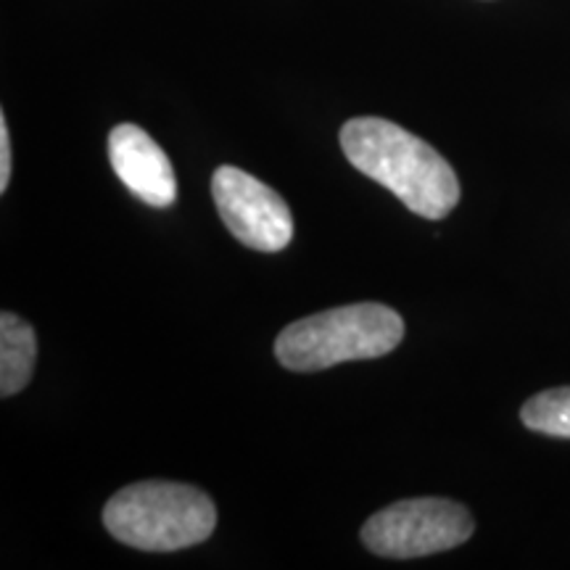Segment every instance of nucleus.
<instances>
[{"label": "nucleus", "instance_id": "obj_4", "mask_svg": "<svg viewBox=\"0 0 570 570\" xmlns=\"http://www.w3.org/2000/svg\"><path fill=\"white\" fill-rule=\"evenodd\" d=\"M475 520L452 499H404L362 525V544L377 558L412 560L454 550L473 537Z\"/></svg>", "mask_w": 570, "mask_h": 570}, {"label": "nucleus", "instance_id": "obj_9", "mask_svg": "<svg viewBox=\"0 0 570 570\" xmlns=\"http://www.w3.org/2000/svg\"><path fill=\"white\" fill-rule=\"evenodd\" d=\"M11 180V132L9 122H6V114H0V194L9 190Z\"/></svg>", "mask_w": 570, "mask_h": 570}, {"label": "nucleus", "instance_id": "obj_7", "mask_svg": "<svg viewBox=\"0 0 570 570\" xmlns=\"http://www.w3.org/2000/svg\"><path fill=\"white\" fill-rule=\"evenodd\" d=\"M38 341L27 320L13 312L0 315V396H17L30 383Z\"/></svg>", "mask_w": 570, "mask_h": 570}, {"label": "nucleus", "instance_id": "obj_6", "mask_svg": "<svg viewBox=\"0 0 570 570\" xmlns=\"http://www.w3.org/2000/svg\"><path fill=\"white\" fill-rule=\"evenodd\" d=\"M111 169L132 196L142 204L173 206L177 198V177L164 148L138 125H119L109 135Z\"/></svg>", "mask_w": 570, "mask_h": 570}, {"label": "nucleus", "instance_id": "obj_1", "mask_svg": "<svg viewBox=\"0 0 570 570\" xmlns=\"http://www.w3.org/2000/svg\"><path fill=\"white\" fill-rule=\"evenodd\" d=\"M341 148L352 167L420 217L444 219L460 202V180L444 156L389 119H348L341 127Z\"/></svg>", "mask_w": 570, "mask_h": 570}, {"label": "nucleus", "instance_id": "obj_5", "mask_svg": "<svg viewBox=\"0 0 570 570\" xmlns=\"http://www.w3.org/2000/svg\"><path fill=\"white\" fill-rule=\"evenodd\" d=\"M212 196L227 230L254 252H283L294 238L285 198L244 169L219 167L212 177Z\"/></svg>", "mask_w": 570, "mask_h": 570}, {"label": "nucleus", "instance_id": "obj_8", "mask_svg": "<svg viewBox=\"0 0 570 570\" xmlns=\"http://www.w3.org/2000/svg\"><path fill=\"white\" fill-rule=\"evenodd\" d=\"M525 428L552 439H570V389H550L531 396L520 410Z\"/></svg>", "mask_w": 570, "mask_h": 570}, {"label": "nucleus", "instance_id": "obj_3", "mask_svg": "<svg viewBox=\"0 0 570 570\" xmlns=\"http://www.w3.org/2000/svg\"><path fill=\"white\" fill-rule=\"evenodd\" d=\"M404 338V320L386 304L336 306L285 325L275 341L277 362L294 373H317L341 362L391 354Z\"/></svg>", "mask_w": 570, "mask_h": 570}, {"label": "nucleus", "instance_id": "obj_2", "mask_svg": "<svg viewBox=\"0 0 570 570\" xmlns=\"http://www.w3.org/2000/svg\"><path fill=\"white\" fill-rule=\"evenodd\" d=\"M104 525L135 550L177 552L212 537L217 508L209 494L188 483L140 481L106 502Z\"/></svg>", "mask_w": 570, "mask_h": 570}]
</instances>
